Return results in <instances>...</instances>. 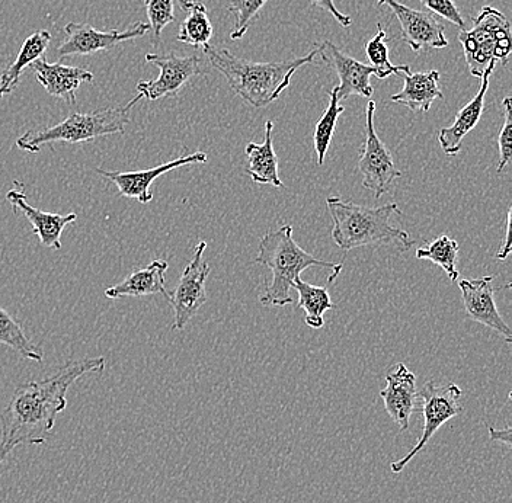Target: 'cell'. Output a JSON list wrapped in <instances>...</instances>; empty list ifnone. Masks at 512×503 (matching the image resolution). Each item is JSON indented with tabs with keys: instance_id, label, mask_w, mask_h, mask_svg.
<instances>
[{
	"instance_id": "cell-29",
	"label": "cell",
	"mask_w": 512,
	"mask_h": 503,
	"mask_svg": "<svg viewBox=\"0 0 512 503\" xmlns=\"http://www.w3.org/2000/svg\"><path fill=\"white\" fill-rule=\"evenodd\" d=\"M376 37L371 38L366 46V54L370 60V66L376 69V76L379 79L389 78L390 75L402 72L403 64L395 66L389 60V47H387V35L382 24H377Z\"/></svg>"
},
{
	"instance_id": "cell-30",
	"label": "cell",
	"mask_w": 512,
	"mask_h": 503,
	"mask_svg": "<svg viewBox=\"0 0 512 503\" xmlns=\"http://www.w3.org/2000/svg\"><path fill=\"white\" fill-rule=\"evenodd\" d=\"M267 2L268 0H230L227 9L230 14L235 15V25L230 32L232 40H240L245 37L252 22L258 18L259 12Z\"/></svg>"
},
{
	"instance_id": "cell-17",
	"label": "cell",
	"mask_w": 512,
	"mask_h": 503,
	"mask_svg": "<svg viewBox=\"0 0 512 503\" xmlns=\"http://www.w3.org/2000/svg\"><path fill=\"white\" fill-rule=\"evenodd\" d=\"M15 187L6 194V200L11 203L15 213L24 214L25 219L30 221L32 233L38 236L41 245L53 249V251H60L62 249L63 230L73 221L78 220V214L70 213L63 216V214L38 210L28 201L24 192V185L15 181Z\"/></svg>"
},
{
	"instance_id": "cell-32",
	"label": "cell",
	"mask_w": 512,
	"mask_h": 503,
	"mask_svg": "<svg viewBox=\"0 0 512 503\" xmlns=\"http://www.w3.org/2000/svg\"><path fill=\"white\" fill-rule=\"evenodd\" d=\"M502 111H504V124L498 136L499 163L496 172L502 173L512 158V99L510 96L502 101Z\"/></svg>"
},
{
	"instance_id": "cell-23",
	"label": "cell",
	"mask_w": 512,
	"mask_h": 503,
	"mask_svg": "<svg viewBox=\"0 0 512 503\" xmlns=\"http://www.w3.org/2000/svg\"><path fill=\"white\" fill-rule=\"evenodd\" d=\"M50 43L51 34L47 30L34 32L24 41L15 62L6 67L0 75V101L15 91L25 69L31 67V64L37 62L38 59H43Z\"/></svg>"
},
{
	"instance_id": "cell-6",
	"label": "cell",
	"mask_w": 512,
	"mask_h": 503,
	"mask_svg": "<svg viewBox=\"0 0 512 503\" xmlns=\"http://www.w3.org/2000/svg\"><path fill=\"white\" fill-rule=\"evenodd\" d=\"M470 75L482 78L492 62L507 64L511 54V24L507 16L485 6L470 31L459 34Z\"/></svg>"
},
{
	"instance_id": "cell-34",
	"label": "cell",
	"mask_w": 512,
	"mask_h": 503,
	"mask_svg": "<svg viewBox=\"0 0 512 503\" xmlns=\"http://www.w3.org/2000/svg\"><path fill=\"white\" fill-rule=\"evenodd\" d=\"M312 5L318 6V8L323 9V11L329 12L342 27H351L352 21L350 16L342 14V12L338 11L336 8L334 0H309Z\"/></svg>"
},
{
	"instance_id": "cell-16",
	"label": "cell",
	"mask_w": 512,
	"mask_h": 503,
	"mask_svg": "<svg viewBox=\"0 0 512 503\" xmlns=\"http://www.w3.org/2000/svg\"><path fill=\"white\" fill-rule=\"evenodd\" d=\"M384 409L400 431H408L411 416L419 410L416 377L405 364L399 362L386 374V387L380 392Z\"/></svg>"
},
{
	"instance_id": "cell-1",
	"label": "cell",
	"mask_w": 512,
	"mask_h": 503,
	"mask_svg": "<svg viewBox=\"0 0 512 503\" xmlns=\"http://www.w3.org/2000/svg\"><path fill=\"white\" fill-rule=\"evenodd\" d=\"M105 364L104 357L69 361L43 380L19 384L0 413V466L19 445L46 444L57 415L66 409L67 390L86 374L102 373Z\"/></svg>"
},
{
	"instance_id": "cell-10",
	"label": "cell",
	"mask_w": 512,
	"mask_h": 503,
	"mask_svg": "<svg viewBox=\"0 0 512 503\" xmlns=\"http://www.w3.org/2000/svg\"><path fill=\"white\" fill-rule=\"evenodd\" d=\"M150 31L149 24L137 22L128 30L99 31L89 24L69 22L64 27V41L57 48L60 59L70 56H88L99 51H110L124 41L136 40Z\"/></svg>"
},
{
	"instance_id": "cell-31",
	"label": "cell",
	"mask_w": 512,
	"mask_h": 503,
	"mask_svg": "<svg viewBox=\"0 0 512 503\" xmlns=\"http://www.w3.org/2000/svg\"><path fill=\"white\" fill-rule=\"evenodd\" d=\"M150 31L160 38L163 28L175 21L174 0H144Z\"/></svg>"
},
{
	"instance_id": "cell-13",
	"label": "cell",
	"mask_w": 512,
	"mask_h": 503,
	"mask_svg": "<svg viewBox=\"0 0 512 503\" xmlns=\"http://www.w3.org/2000/svg\"><path fill=\"white\" fill-rule=\"evenodd\" d=\"M207 160V153L195 152L192 155L181 156L171 162L155 166V168L146 169V171L111 172L101 168H96L95 171L111 181L123 197L137 200L140 204L146 205L153 200L152 185L160 176L182 168V166L192 165V163H206Z\"/></svg>"
},
{
	"instance_id": "cell-20",
	"label": "cell",
	"mask_w": 512,
	"mask_h": 503,
	"mask_svg": "<svg viewBox=\"0 0 512 503\" xmlns=\"http://www.w3.org/2000/svg\"><path fill=\"white\" fill-rule=\"evenodd\" d=\"M400 75L405 85L399 94L390 96V101L403 105L412 112H428L435 99H444L443 92L440 91V72L437 70L412 73L411 67L403 64Z\"/></svg>"
},
{
	"instance_id": "cell-5",
	"label": "cell",
	"mask_w": 512,
	"mask_h": 503,
	"mask_svg": "<svg viewBox=\"0 0 512 503\" xmlns=\"http://www.w3.org/2000/svg\"><path fill=\"white\" fill-rule=\"evenodd\" d=\"M143 99L139 94L131 99L124 107L107 108L94 112H73L62 123L44 128V130L27 131L16 140V147L24 152L38 153L47 144L57 142L78 144L98 139V137L112 136V134L126 133V126L130 124V112L134 105Z\"/></svg>"
},
{
	"instance_id": "cell-9",
	"label": "cell",
	"mask_w": 512,
	"mask_h": 503,
	"mask_svg": "<svg viewBox=\"0 0 512 503\" xmlns=\"http://www.w3.org/2000/svg\"><path fill=\"white\" fill-rule=\"evenodd\" d=\"M206 249V242H200L195 246L194 256L182 272L174 293H169L168 301L175 312V331H182L206 304V281L210 275V267L204 261Z\"/></svg>"
},
{
	"instance_id": "cell-36",
	"label": "cell",
	"mask_w": 512,
	"mask_h": 503,
	"mask_svg": "<svg viewBox=\"0 0 512 503\" xmlns=\"http://www.w3.org/2000/svg\"><path fill=\"white\" fill-rule=\"evenodd\" d=\"M488 426L489 431V437H491L492 441H498L502 442V444L507 445V447H511V428L508 426V428L501 429V431H498V429H495L492 425H486Z\"/></svg>"
},
{
	"instance_id": "cell-18",
	"label": "cell",
	"mask_w": 512,
	"mask_h": 503,
	"mask_svg": "<svg viewBox=\"0 0 512 503\" xmlns=\"http://www.w3.org/2000/svg\"><path fill=\"white\" fill-rule=\"evenodd\" d=\"M31 70L48 95L63 99L70 105L75 104L76 92L82 83L94 82V73L89 70L63 63H48L44 57L32 63Z\"/></svg>"
},
{
	"instance_id": "cell-28",
	"label": "cell",
	"mask_w": 512,
	"mask_h": 503,
	"mask_svg": "<svg viewBox=\"0 0 512 503\" xmlns=\"http://www.w3.org/2000/svg\"><path fill=\"white\" fill-rule=\"evenodd\" d=\"M329 105L323 112L322 118L316 124L315 133H313V143H315L316 155H318V165L325 163L326 155H328L329 146H331L336 124L339 117L345 111L344 107L339 105L338 96L335 89L329 92Z\"/></svg>"
},
{
	"instance_id": "cell-24",
	"label": "cell",
	"mask_w": 512,
	"mask_h": 503,
	"mask_svg": "<svg viewBox=\"0 0 512 503\" xmlns=\"http://www.w3.org/2000/svg\"><path fill=\"white\" fill-rule=\"evenodd\" d=\"M294 290L299 294V307L304 310V322L313 329H322L325 325L323 315L328 310L335 309L329 291L323 287H316L297 278L293 284Z\"/></svg>"
},
{
	"instance_id": "cell-26",
	"label": "cell",
	"mask_w": 512,
	"mask_h": 503,
	"mask_svg": "<svg viewBox=\"0 0 512 503\" xmlns=\"http://www.w3.org/2000/svg\"><path fill=\"white\" fill-rule=\"evenodd\" d=\"M213 37V25L208 18L207 8L203 3H195L188 9V16L179 28L176 40L195 48L210 46Z\"/></svg>"
},
{
	"instance_id": "cell-35",
	"label": "cell",
	"mask_w": 512,
	"mask_h": 503,
	"mask_svg": "<svg viewBox=\"0 0 512 503\" xmlns=\"http://www.w3.org/2000/svg\"><path fill=\"white\" fill-rule=\"evenodd\" d=\"M511 220H512V208L508 210L507 214V224H505V239L504 245L501 246L499 252L496 253V259H501V261H505L508 258V255L511 253Z\"/></svg>"
},
{
	"instance_id": "cell-2",
	"label": "cell",
	"mask_w": 512,
	"mask_h": 503,
	"mask_svg": "<svg viewBox=\"0 0 512 503\" xmlns=\"http://www.w3.org/2000/svg\"><path fill=\"white\" fill-rule=\"evenodd\" d=\"M208 60L229 82L230 89L254 108H265L290 86L294 73L318 56V47L309 54L286 62L255 63L233 56L226 48H203Z\"/></svg>"
},
{
	"instance_id": "cell-22",
	"label": "cell",
	"mask_w": 512,
	"mask_h": 503,
	"mask_svg": "<svg viewBox=\"0 0 512 503\" xmlns=\"http://www.w3.org/2000/svg\"><path fill=\"white\" fill-rule=\"evenodd\" d=\"M272 130H274V123L267 121L264 143H249L246 146L245 153L248 156L246 173L256 184L284 188L280 173H278V156L275 153L274 144H272Z\"/></svg>"
},
{
	"instance_id": "cell-8",
	"label": "cell",
	"mask_w": 512,
	"mask_h": 503,
	"mask_svg": "<svg viewBox=\"0 0 512 503\" xmlns=\"http://www.w3.org/2000/svg\"><path fill=\"white\" fill-rule=\"evenodd\" d=\"M376 102L368 101L366 110V140L361 149L358 169L363 175V187L373 192L376 200L392 191L402 172L396 168L393 156L377 136L374 126Z\"/></svg>"
},
{
	"instance_id": "cell-25",
	"label": "cell",
	"mask_w": 512,
	"mask_h": 503,
	"mask_svg": "<svg viewBox=\"0 0 512 503\" xmlns=\"http://www.w3.org/2000/svg\"><path fill=\"white\" fill-rule=\"evenodd\" d=\"M416 259L431 261L446 272L450 281L459 278L457 262H459V243L446 235L435 237L425 248L416 251Z\"/></svg>"
},
{
	"instance_id": "cell-4",
	"label": "cell",
	"mask_w": 512,
	"mask_h": 503,
	"mask_svg": "<svg viewBox=\"0 0 512 503\" xmlns=\"http://www.w3.org/2000/svg\"><path fill=\"white\" fill-rule=\"evenodd\" d=\"M255 261L256 264L265 265L272 271L271 284L259 296V301L265 307H286L293 303L290 290L304 269L310 267L332 269V275L329 278L332 283L344 268L342 264L320 261L303 251L294 240L291 224H284L280 229L271 230L262 237Z\"/></svg>"
},
{
	"instance_id": "cell-27",
	"label": "cell",
	"mask_w": 512,
	"mask_h": 503,
	"mask_svg": "<svg viewBox=\"0 0 512 503\" xmlns=\"http://www.w3.org/2000/svg\"><path fill=\"white\" fill-rule=\"evenodd\" d=\"M0 344L9 346L16 354L27 360L43 361L41 349L32 344L22 331L21 325L2 307H0Z\"/></svg>"
},
{
	"instance_id": "cell-12",
	"label": "cell",
	"mask_w": 512,
	"mask_h": 503,
	"mask_svg": "<svg viewBox=\"0 0 512 503\" xmlns=\"http://www.w3.org/2000/svg\"><path fill=\"white\" fill-rule=\"evenodd\" d=\"M380 6L392 11L400 24L402 38L415 53L430 48H446L448 40L444 27L431 12L415 11L398 0H377Z\"/></svg>"
},
{
	"instance_id": "cell-19",
	"label": "cell",
	"mask_w": 512,
	"mask_h": 503,
	"mask_svg": "<svg viewBox=\"0 0 512 503\" xmlns=\"http://www.w3.org/2000/svg\"><path fill=\"white\" fill-rule=\"evenodd\" d=\"M496 62L489 64L488 70L483 73L482 85L475 98L463 107L462 110L457 112L453 124L447 128H441L438 131V142H440L441 149L448 156L459 155L462 149L464 137L470 133L476 126H478L480 118H482L483 111H485V96L489 89V78L494 73Z\"/></svg>"
},
{
	"instance_id": "cell-37",
	"label": "cell",
	"mask_w": 512,
	"mask_h": 503,
	"mask_svg": "<svg viewBox=\"0 0 512 503\" xmlns=\"http://www.w3.org/2000/svg\"><path fill=\"white\" fill-rule=\"evenodd\" d=\"M178 2L184 11H188V9H190L192 5H195V3H201V0H178Z\"/></svg>"
},
{
	"instance_id": "cell-3",
	"label": "cell",
	"mask_w": 512,
	"mask_h": 503,
	"mask_svg": "<svg viewBox=\"0 0 512 503\" xmlns=\"http://www.w3.org/2000/svg\"><path fill=\"white\" fill-rule=\"evenodd\" d=\"M326 207L334 221L332 239L342 251L350 252L366 246H395L400 252L414 248L415 240L409 233L390 223L395 214L402 216L398 204L368 208L338 197H329L326 198Z\"/></svg>"
},
{
	"instance_id": "cell-21",
	"label": "cell",
	"mask_w": 512,
	"mask_h": 503,
	"mask_svg": "<svg viewBox=\"0 0 512 503\" xmlns=\"http://www.w3.org/2000/svg\"><path fill=\"white\" fill-rule=\"evenodd\" d=\"M169 264L163 259L150 262L146 268L134 271L120 284L112 285L105 290L108 299L118 300L124 297H147L162 294L168 300L169 293L165 287V274Z\"/></svg>"
},
{
	"instance_id": "cell-33",
	"label": "cell",
	"mask_w": 512,
	"mask_h": 503,
	"mask_svg": "<svg viewBox=\"0 0 512 503\" xmlns=\"http://www.w3.org/2000/svg\"><path fill=\"white\" fill-rule=\"evenodd\" d=\"M424 8L432 14L441 16V18L447 19V21L453 22L454 25H459L464 30V18L460 14L459 8L453 0H419Z\"/></svg>"
},
{
	"instance_id": "cell-11",
	"label": "cell",
	"mask_w": 512,
	"mask_h": 503,
	"mask_svg": "<svg viewBox=\"0 0 512 503\" xmlns=\"http://www.w3.org/2000/svg\"><path fill=\"white\" fill-rule=\"evenodd\" d=\"M146 62L160 70L158 79L137 83L139 94L149 101L178 95V92L195 76L201 75L198 56L179 57L175 53L146 54Z\"/></svg>"
},
{
	"instance_id": "cell-15",
	"label": "cell",
	"mask_w": 512,
	"mask_h": 503,
	"mask_svg": "<svg viewBox=\"0 0 512 503\" xmlns=\"http://www.w3.org/2000/svg\"><path fill=\"white\" fill-rule=\"evenodd\" d=\"M319 56L328 66L334 67L338 73L341 83L336 86L335 92L339 101L350 98L351 95L371 98L373 96V86L370 78L376 75V69L370 64H363L342 53L338 47L331 41H323L318 46Z\"/></svg>"
},
{
	"instance_id": "cell-14",
	"label": "cell",
	"mask_w": 512,
	"mask_h": 503,
	"mask_svg": "<svg viewBox=\"0 0 512 503\" xmlns=\"http://www.w3.org/2000/svg\"><path fill=\"white\" fill-rule=\"evenodd\" d=\"M492 283H494V275L460 281L459 288L462 291L464 307H466L470 319L498 333L508 345H511V328L499 315L495 303V288Z\"/></svg>"
},
{
	"instance_id": "cell-7",
	"label": "cell",
	"mask_w": 512,
	"mask_h": 503,
	"mask_svg": "<svg viewBox=\"0 0 512 503\" xmlns=\"http://www.w3.org/2000/svg\"><path fill=\"white\" fill-rule=\"evenodd\" d=\"M418 397H421L422 402H424L419 408L422 415H424V431H422L421 438L405 457L393 461L390 469L395 474L402 473V470L411 463L412 458L424 450L425 445L431 441V438L434 437L435 432L441 426L447 424L451 419L457 418L463 412L459 403L460 397H462V389L457 384L447 383L438 386L434 381H428L422 387L421 392H418Z\"/></svg>"
}]
</instances>
